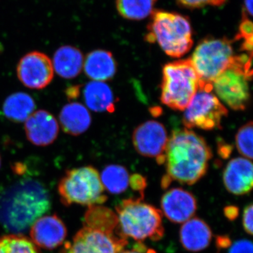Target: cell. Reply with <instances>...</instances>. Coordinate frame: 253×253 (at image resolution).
I'll return each mask as SVG.
<instances>
[{"instance_id": "6da1fadb", "label": "cell", "mask_w": 253, "mask_h": 253, "mask_svg": "<svg viewBox=\"0 0 253 253\" xmlns=\"http://www.w3.org/2000/svg\"><path fill=\"white\" fill-rule=\"evenodd\" d=\"M212 157V150L202 136L187 128L173 130L163 159L166 168L163 189L172 181L187 185L196 184L207 172Z\"/></svg>"}, {"instance_id": "7a4b0ae2", "label": "cell", "mask_w": 253, "mask_h": 253, "mask_svg": "<svg viewBox=\"0 0 253 253\" xmlns=\"http://www.w3.org/2000/svg\"><path fill=\"white\" fill-rule=\"evenodd\" d=\"M45 186L35 179H21L0 194V223L13 234L26 232L51 208Z\"/></svg>"}, {"instance_id": "3957f363", "label": "cell", "mask_w": 253, "mask_h": 253, "mask_svg": "<svg viewBox=\"0 0 253 253\" xmlns=\"http://www.w3.org/2000/svg\"><path fill=\"white\" fill-rule=\"evenodd\" d=\"M151 16L146 41L157 42L171 57L179 58L187 54L194 45L193 30L189 18L163 10H154Z\"/></svg>"}, {"instance_id": "277c9868", "label": "cell", "mask_w": 253, "mask_h": 253, "mask_svg": "<svg viewBox=\"0 0 253 253\" xmlns=\"http://www.w3.org/2000/svg\"><path fill=\"white\" fill-rule=\"evenodd\" d=\"M143 198L123 201L116 207L118 229L123 236L143 243L146 239L157 241L164 235L163 212L143 202Z\"/></svg>"}, {"instance_id": "5b68a950", "label": "cell", "mask_w": 253, "mask_h": 253, "mask_svg": "<svg viewBox=\"0 0 253 253\" xmlns=\"http://www.w3.org/2000/svg\"><path fill=\"white\" fill-rule=\"evenodd\" d=\"M233 42L226 38L202 40L190 58L199 80V90L212 91V83L234 60Z\"/></svg>"}, {"instance_id": "8992f818", "label": "cell", "mask_w": 253, "mask_h": 253, "mask_svg": "<svg viewBox=\"0 0 253 253\" xmlns=\"http://www.w3.org/2000/svg\"><path fill=\"white\" fill-rule=\"evenodd\" d=\"M252 55L234 56L232 63L212 83L216 94L234 111L247 109L251 100L249 81L252 79Z\"/></svg>"}, {"instance_id": "52a82bcc", "label": "cell", "mask_w": 253, "mask_h": 253, "mask_svg": "<svg viewBox=\"0 0 253 253\" xmlns=\"http://www.w3.org/2000/svg\"><path fill=\"white\" fill-rule=\"evenodd\" d=\"M199 80L191 59L167 63L163 68L161 100L176 111H184L199 87Z\"/></svg>"}, {"instance_id": "ba28073f", "label": "cell", "mask_w": 253, "mask_h": 253, "mask_svg": "<svg viewBox=\"0 0 253 253\" xmlns=\"http://www.w3.org/2000/svg\"><path fill=\"white\" fill-rule=\"evenodd\" d=\"M58 191L61 202L66 206L73 204L88 207L101 206L107 200L99 173L92 166L66 171L59 181Z\"/></svg>"}, {"instance_id": "9c48e42d", "label": "cell", "mask_w": 253, "mask_h": 253, "mask_svg": "<svg viewBox=\"0 0 253 253\" xmlns=\"http://www.w3.org/2000/svg\"><path fill=\"white\" fill-rule=\"evenodd\" d=\"M128 244L118 228L85 225L72 241L63 246L60 253H120Z\"/></svg>"}, {"instance_id": "30bf717a", "label": "cell", "mask_w": 253, "mask_h": 253, "mask_svg": "<svg viewBox=\"0 0 253 253\" xmlns=\"http://www.w3.org/2000/svg\"><path fill=\"white\" fill-rule=\"evenodd\" d=\"M228 110L211 91L198 90L185 109L182 122L187 129L212 130L221 127Z\"/></svg>"}, {"instance_id": "8fae6325", "label": "cell", "mask_w": 253, "mask_h": 253, "mask_svg": "<svg viewBox=\"0 0 253 253\" xmlns=\"http://www.w3.org/2000/svg\"><path fill=\"white\" fill-rule=\"evenodd\" d=\"M16 72L23 85L33 89H44L49 85L54 74L51 60L47 55L36 51L21 58Z\"/></svg>"}, {"instance_id": "7c38bea8", "label": "cell", "mask_w": 253, "mask_h": 253, "mask_svg": "<svg viewBox=\"0 0 253 253\" xmlns=\"http://www.w3.org/2000/svg\"><path fill=\"white\" fill-rule=\"evenodd\" d=\"M168 141L166 127L156 121H146L134 129L132 142L134 149L141 156L156 158L163 164L165 151Z\"/></svg>"}, {"instance_id": "4fadbf2b", "label": "cell", "mask_w": 253, "mask_h": 253, "mask_svg": "<svg viewBox=\"0 0 253 253\" xmlns=\"http://www.w3.org/2000/svg\"><path fill=\"white\" fill-rule=\"evenodd\" d=\"M30 235L36 246L53 250L63 244L67 236V229L56 214L42 216L33 223Z\"/></svg>"}, {"instance_id": "5bb4252c", "label": "cell", "mask_w": 253, "mask_h": 253, "mask_svg": "<svg viewBox=\"0 0 253 253\" xmlns=\"http://www.w3.org/2000/svg\"><path fill=\"white\" fill-rule=\"evenodd\" d=\"M163 214L174 223H184L192 218L197 210L194 195L181 188H173L161 199Z\"/></svg>"}, {"instance_id": "9a60e30c", "label": "cell", "mask_w": 253, "mask_h": 253, "mask_svg": "<svg viewBox=\"0 0 253 253\" xmlns=\"http://www.w3.org/2000/svg\"><path fill=\"white\" fill-rule=\"evenodd\" d=\"M28 141L38 146L52 144L59 134V126L52 114L44 110L35 111L25 121Z\"/></svg>"}, {"instance_id": "2e32d148", "label": "cell", "mask_w": 253, "mask_h": 253, "mask_svg": "<svg viewBox=\"0 0 253 253\" xmlns=\"http://www.w3.org/2000/svg\"><path fill=\"white\" fill-rule=\"evenodd\" d=\"M252 162L247 158H236L228 163L223 174L226 190L237 196L248 194L253 184Z\"/></svg>"}, {"instance_id": "e0dca14e", "label": "cell", "mask_w": 253, "mask_h": 253, "mask_svg": "<svg viewBox=\"0 0 253 253\" xmlns=\"http://www.w3.org/2000/svg\"><path fill=\"white\" fill-rule=\"evenodd\" d=\"M212 236L210 226L200 218H191L181 227V244L190 252H200L207 249L211 244Z\"/></svg>"}, {"instance_id": "ac0fdd59", "label": "cell", "mask_w": 253, "mask_h": 253, "mask_svg": "<svg viewBox=\"0 0 253 253\" xmlns=\"http://www.w3.org/2000/svg\"><path fill=\"white\" fill-rule=\"evenodd\" d=\"M83 67L86 76L94 81H109L117 71L112 53L102 49L94 50L86 55Z\"/></svg>"}, {"instance_id": "d6986e66", "label": "cell", "mask_w": 253, "mask_h": 253, "mask_svg": "<svg viewBox=\"0 0 253 253\" xmlns=\"http://www.w3.org/2000/svg\"><path fill=\"white\" fill-rule=\"evenodd\" d=\"M59 121L65 132L78 136L89 129L91 118L85 106L80 103L73 102L63 106L60 112Z\"/></svg>"}, {"instance_id": "ffe728a7", "label": "cell", "mask_w": 253, "mask_h": 253, "mask_svg": "<svg viewBox=\"0 0 253 253\" xmlns=\"http://www.w3.org/2000/svg\"><path fill=\"white\" fill-rule=\"evenodd\" d=\"M54 71L60 77L72 79L81 73L84 64V56L75 46H61L54 53L52 61Z\"/></svg>"}, {"instance_id": "44dd1931", "label": "cell", "mask_w": 253, "mask_h": 253, "mask_svg": "<svg viewBox=\"0 0 253 253\" xmlns=\"http://www.w3.org/2000/svg\"><path fill=\"white\" fill-rule=\"evenodd\" d=\"M84 101L91 111L97 113H113L115 97L112 89L104 82L91 81L84 89Z\"/></svg>"}, {"instance_id": "7402d4cb", "label": "cell", "mask_w": 253, "mask_h": 253, "mask_svg": "<svg viewBox=\"0 0 253 253\" xmlns=\"http://www.w3.org/2000/svg\"><path fill=\"white\" fill-rule=\"evenodd\" d=\"M36 102L29 94L16 92L10 95L3 104L6 118L15 123L25 122L35 112Z\"/></svg>"}, {"instance_id": "603a6c76", "label": "cell", "mask_w": 253, "mask_h": 253, "mask_svg": "<svg viewBox=\"0 0 253 253\" xmlns=\"http://www.w3.org/2000/svg\"><path fill=\"white\" fill-rule=\"evenodd\" d=\"M101 181L104 189L113 194H121L129 186L130 175L126 168L119 165H109L101 172Z\"/></svg>"}, {"instance_id": "cb8c5ba5", "label": "cell", "mask_w": 253, "mask_h": 253, "mask_svg": "<svg viewBox=\"0 0 253 253\" xmlns=\"http://www.w3.org/2000/svg\"><path fill=\"white\" fill-rule=\"evenodd\" d=\"M158 0H116L118 14L123 18L140 21L151 16Z\"/></svg>"}, {"instance_id": "d4e9b609", "label": "cell", "mask_w": 253, "mask_h": 253, "mask_svg": "<svg viewBox=\"0 0 253 253\" xmlns=\"http://www.w3.org/2000/svg\"><path fill=\"white\" fill-rule=\"evenodd\" d=\"M0 253H41L33 241L21 234L0 237Z\"/></svg>"}, {"instance_id": "484cf974", "label": "cell", "mask_w": 253, "mask_h": 253, "mask_svg": "<svg viewBox=\"0 0 253 253\" xmlns=\"http://www.w3.org/2000/svg\"><path fill=\"white\" fill-rule=\"evenodd\" d=\"M253 122L246 123L241 126L236 136L238 151L247 159L253 158Z\"/></svg>"}, {"instance_id": "4316f807", "label": "cell", "mask_w": 253, "mask_h": 253, "mask_svg": "<svg viewBox=\"0 0 253 253\" xmlns=\"http://www.w3.org/2000/svg\"><path fill=\"white\" fill-rule=\"evenodd\" d=\"M179 6L188 9H200L206 6H219L226 0H176Z\"/></svg>"}, {"instance_id": "83f0119b", "label": "cell", "mask_w": 253, "mask_h": 253, "mask_svg": "<svg viewBox=\"0 0 253 253\" xmlns=\"http://www.w3.org/2000/svg\"><path fill=\"white\" fill-rule=\"evenodd\" d=\"M253 244L251 241L239 240L231 246L229 253H253Z\"/></svg>"}, {"instance_id": "f1b7e54d", "label": "cell", "mask_w": 253, "mask_h": 253, "mask_svg": "<svg viewBox=\"0 0 253 253\" xmlns=\"http://www.w3.org/2000/svg\"><path fill=\"white\" fill-rule=\"evenodd\" d=\"M146 179L144 176L139 174H134L130 176V181H129V186L131 189L134 191L140 193L141 196H144V191L146 189Z\"/></svg>"}, {"instance_id": "f546056e", "label": "cell", "mask_w": 253, "mask_h": 253, "mask_svg": "<svg viewBox=\"0 0 253 253\" xmlns=\"http://www.w3.org/2000/svg\"><path fill=\"white\" fill-rule=\"evenodd\" d=\"M253 205L250 204L245 208L244 215H243V225L245 231L249 235H253Z\"/></svg>"}, {"instance_id": "4dcf8cb0", "label": "cell", "mask_w": 253, "mask_h": 253, "mask_svg": "<svg viewBox=\"0 0 253 253\" xmlns=\"http://www.w3.org/2000/svg\"><path fill=\"white\" fill-rule=\"evenodd\" d=\"M120 253H156L153 250L148 249L143 243L138 242L134 248L127 251H122Z\"/></svg>"}, {"instance_id": "1f68e13d", "label": "cell", "mask_w": 253, "mask_h": 253, "mask_svg": "<svg viewBox=\"0 0 253 253\" xmlns=\"http://www.w3.org/2000/svg\"><path fill=\"white\" fill-rule=\"evenodd\" d=\"M224 214L228 219L234 220L239 214V208L235 206H228L224 209Z\"/></svg>"}, {"instance_id": "d6a6232c", "label": "cell", "mask_w": 253, "mask_h": 253, "mask_svg": "<svg viewBox=\"0 0 253 253\" xmlns=\"http://www.w3.org/2000/svg\"><path fill=\"white\" fill-rule=\"evenodd\" d=\"M243 14L246 15L251 18L253 14V0H244Z\"/></svg>"}, {"instance_id": "836d02e7", "label": "cell", "mask_w": 253, "mask_h": 253, "mask_svg": "<svg viewBox=\"0 0 253 253\" xmlns=\"http://www.w3.org/2000/svg\"><path fill=\"white\" fill-rule=\"evenodd\" d=\"M219 154L223 158H227L231 154V149L229 145H220V149L219 150Z\"/></svg>"}, {"instance_id": "e575fe53", "label": "cell", "mask_w": 253, "mask_h": 253, "mask_svg": "<svg viewBox=\"0 0 253 253\" xmlns=\"http://www.w3.org/2000/svg\"><path fill=\"white\" fill-rule=\"evenodd\" d=\"M0 167H1V157H0Z\"/></svg>"}]
</instances>
